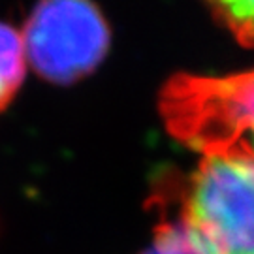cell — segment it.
Here are the masks:
<instances>
[{
  "label": "cell",
  "mask_w": 254,
  "mask_h": 254,
  "mask_svg": "<svg viewBox=\"0 0 254 254\" xmlns=\"http://www.w3.org/2000/svg\"><path fill=\"white\" fill-rule=\"evenodd\" d=\"M160 111L170 132L192 149L254 160V70L224 77L179 75L162 91Z\"/></svg>",
  "instance_id": "6da1fadb"
},
{
  "label": "cell",
  "mask_w": 254,
  "mask_h": 254,
  "mask_svg": "<svg viewBox=\"0 0 254 254\" xmlns=\"http://www.w3.org/2000/svg\"><path fill=\"white\" fill-rule=\"evenodd\" d=\"M143 254H203L190 232L177 218L166 220L156 230L153 245Z\"/></svg>",
  "instance_id": "5b68a950"
},
{
  "label": "cell",
  "mask_w": 254,
  "mask_h": 254,
  "mask_svg": "<svg viewBox=\"0 0 254 254\" xmlns=\"http://www.w3.org/2000/svg\"><path fill=\"white\" fill-rule=\"evenodd\" d=\"M25 63L23 36L13 27L0 23V109L17 92L25 75Z\"/></svg>",
  "instance_id": "277c9868"
},
{
  "label": "cell",
  "mask_w": 254,
  "mask_h": 254,
  "mask_svg": "<svg viewBox=\"0 0 254 254\" xmlns=\"http://www.w3.org/2000/svg\"><path fill=\"white\" fill-rule=\"evenodd\" d=\"M179 222L203 254H254V160L203 154L181 192Z\"/></svg>",
  "instance_id": "7a4b0ae2"
},
{
  "label": "cell",
  "mask_w": 254,
  "mask_h": 254,
  "mask_svg": "<svg viewBox=\"0 0 254 254\" xmlns=\"http://www.w3.org/2000/svg\"><path fill=\"white\" fill-rule=\"evenodd\" d=\"M21 36L34 70L61 83L91 72L109 46V28L100 11L75 0L40 4Z\"/></svg>",
  "instance_id": "3957f363"
},
{
  "label": "cell",
  "mask_w": 254,
  "mask_h": 254,
  "mask_svg": "<svg viewBox=\"0 0 254 254\" xmlns=\"http://www.w3.org/2000/svg\"><path fill=\"white\" fill-rule=\"evenodd\" d=\"M215 13L234 30L241 42L254 44V0L245 2H218Z\"/></svg>",
  "instance_id": "8992f818"
}]
</instances>
